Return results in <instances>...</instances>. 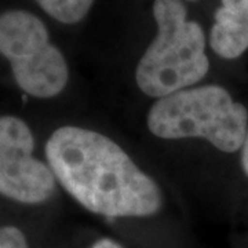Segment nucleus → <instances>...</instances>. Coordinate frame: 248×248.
<instances>
[{
	"label": "nucleus",
	"instance_id": "8",
	"mask_svg": "<svg viewBox=\"0 0 248 248\" xmlns=\"http://www.w3.org/2000/svg\"><path fill=\"white\" fill-rule=\"evenodd\" d=\"M0 248H29L24 233L14 226L0 228Z\"/></svg>",
	"mask_w": 248,
	"mask_h": 248
},
{
	"label": "nucleus",
	"instance_id": "4",
	"mask_svg": "<svg viewBox=\"0 0 248 248\" xmlns=\"http://www.w3.org/2000/svg\"><path fill=\"white\" fill-rule=\"evenodd\" d=\"M0 54L11 63L18 87L36 98H51L65 89L69 71L51 45L40 18L24 10L0 14Z\"/></svg>",
	"mask_w": 248,
	"mask_h": 248
},
{
	"label": "nucleus",
	"instance_id": "2",
	"mask_svg": "<svg viewBox=\"0 0 248 248\" xmlns=\"http://www.w3.org/2000/svg\"><path fill=\"white\" fill-rule=\"evenodd\" d=\"M157 35L138 62L135 79L142 93L167 97L203 79L210 69L205 36L196 21H187L181 0H155Z\"/></svg>",
	"mask_w": 248,
	"mask_h": 248
},
{
	"label": "nucleus",
	"instance_id": "6",
	"mask_svg": "<svg viewBox=\"0 0 248 248\" xmlns=\"http://www.w3.org/2000/svg\"><path fill=\"white\" fill-rule=\"evenodd\" d=\"M210 43L222 58L234 60L248 48V0H222Z\"/></svg>",
	"mask_w": 248,
	"mask_h": 248
},
{
	"label": "nucleus",
	"instance_id": "1",
	"mask_svg": "<svg viewBox=\"0 0 248 248\" xmlns=\"http://www.w3.org/2000/svg\"><path fill=\"white\" fill-rule=\"evenodd\" d=\"M50 169L84 208L108 218L149 217L161 207L156 182L108 137L65 125L46 143Z\"/></svg>",
	"mask_w": 248,
	"mask_h": 248
},
{
	"label": "nucleus",
	"instance_id": "7",
	"mask_svg": "<svg viewBox=\"0 0 248 248\" xmlns=\"http://www.w3.org/2000/svg\"><path fill=\"white\" fill-rule=\"evenodd\" d=\"M46 13L62 24H75L87 16L94 0H36Z\"/></svg>",
	"mask_w": 248,
	"mask_h": 248
},
{
	"label": "nucleus",
	"instance_id": "3",
	"mask_svg": "<svg viewBox=\"0 0 248 248\" xmlns=\"http://www.w3.org/2000/svg\"><path fill=\"white\" fill-rule=\"evenodd\" d=\"M247 122L246 107L219 86L172 93L156 101L148 115V127L159 138H204L226 153L243 148Z\"/></svg>",
	"mask_w": 248,
	"mask_h": 248
},
{
	"label": "nucleus",
	"instance_id": "5",
	"mask_svg": "<svg viewBox=\"0 0 248 248\" xmlns=\"http://www.w3.org/2000/svg\"><path fill=\"white\" fill-rule=\"evenodd\" d=\"M33 146L24 120L0 117V195L24 204L45 203L53 196L55 175L50 166L33 157Z\"/></svg>",
	"mask_w": 248,
	"mask_h": 248
},
{
	"label": "nucleus",
	"instance_id": "9",
	"mask_svg": "<svg viewBox=\"0 0 248 248\" xmlns=\"http://www.w3.org/2000/svg\"><path fill=\"white\" fill-rule=\"evenodd\" d=\"M91 248H122V246L110 239H101Z\"/></svg>",
	"mask_w": 248,
	"mask_h": 248
},
{
	"label": "nucleus",
	"instance_id": "10",
	"mask_svg": "<svg viewBox=\"0 0 248 248\" xmlns=\"http://www.w3.org/2000/svg\"><path fill=\"white\" fill-rule=\"evenodd\" d=\"M241 164H243V170H244V172L248 175V131H247V137H246V141H244V145H243Z\"/></svg>",
	"mask_w": 248,
	"mask_h": 248
},
{
	"label": "nucleus",
	"instance_id": "11",
	"mask_svg": "<svg viewBox=\"0 0 248 248\" xmlns=\"http://www.w3.org/2000/svg\"><path fill=\"white\" fill-rule=\"evenodd\" d=\"M187 1H195V0H187Z\"/></svg>",
	"mask_w": 248,
	"mask_h": 248
}]
</instances>
